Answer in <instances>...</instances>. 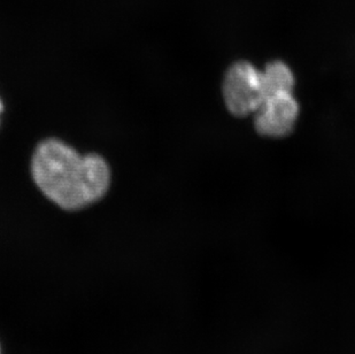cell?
<instances>
[{
    "label": "cell",
    "instance_id": "obj_1",
    "mask_svg": "<svg viewBox=\"0 0 355 354\" xmlns=\"http://www.w3.org/2000/svg\"><path fill=\"white\" fill-rule=\"evenodd\" d=\"M35 182L54 204L80 210L99 201L108 190L111 173L99 155H82L57 140L40 144L31 164Z\"/></svg>",
    "mask_w": 355,
    "mask_h": 354
},
{
    "label": "cell",
    "instance_id": "obj_3",
    "mask_svg": "<svg viewBox=\"0 0 355 354\" xmlns=\"http://www.w3.org/2000/svg\"><path fill=\"white\" fill-rule=\"evenodd\" d=\"M254 129L260 136L281 140L295 130L300 105L293 92L263 98L254 114Z\"/></svg>",
    "mask_w": 355,
    "mask_h": 354
},
{
    "label": "cell",
    "instance_id": "obj_2",
    "mask_svg": "<svg viewBox=\"0 0 355 354\" xmlns=\"http://www.w3.org/2000/svg\"><path fill=\"white\" fill-rule=\"evenodd\" d=\"M222 97L229 113L234 117L253 115L265 98L261 71L250 61H236L225 71Z\"/></svg>",
    "mask_w": 355,
    "mask_h": 354
},
{
    "label": "cell",
    "instance_id": "obj_4",
    "mask_svg": "<svg viewBox=\"0 0 355 354\" xmlns=\"http://www.w3.org/2000/svg\"><path fill=\"white\" fill-rule=\"evenodd\" d=\"M262 89L265 97L293 92L295 73L286 62L272 60L261 71Z\"/></svg>",
    "mask_w": 355,
    "mask_h": 354
},
{
    "label": "cell",
    "instance_id": "obj_5",
    "mask_svg": "<svg viewBox=\"0 0 355 354\" xmlns=\"http://www.w3.org/2000/svg\"><path fill=\"white\" fill-rule=\"evenodd\" d=\"M1 110H3V104H1V101H0V113H1Z\"/></svg>",
    "mask_w": 355,
    "mask_h": 354
},
{
    "label": "cell",
    "instance_id": "obj_6",
    "mask_svg": "<svg viewBox=\"0 0 355 354\" xmlns=\"http://www.w3.org/2000/svg\"><path fill=\"white\" fill-rule=\"evenodd\" d=\"M0 354H3V350H1V344H0Z\"/></svg>",
    "mask_w": 355,
    "mask_h": 354
}]
</instances>
